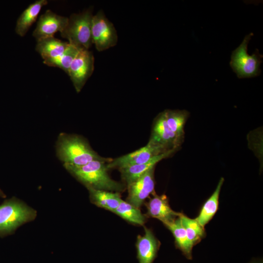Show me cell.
Wrapping results in <instances>:
<instances>
[{
  "mask_svg": "<svg viewBox=\"0 0 263 263\" xmlns=\"http://www.w3.org/2000/svg\"><path fill=\"white\" fill-rule=\"evenodd\" d=\"M56 152L57 157L64 164L75 166H83L94 160L109 163L112 160L99 155L86 139L76 134H60Z\"/></svg>",
  "mask_w": 263,
  "mask_h": 263,
  "instance_id": "1",
  "label": "cell"
},
{
  "mask_svg": "<svg viewBox=\"0 0 263 263\" xmlns=\"http://www.w3.org/2000/svg\"><path fill=\"white\" fill-rule=\"evenodd\" d=\"M108 162L94 160L81 166L63 164L64 168L86 188L110 191L119 192L125 188L124 184L112 179L109 176Z\"/></svg>",
  "mask_w": 263,
  "mask_h": 263,
  "instance_id": "2",
  "label": "cell"
},
{
  "mask_svg": "<svg viewBox=\"0 0 263 263\" xmlns=\"http://www.w3.org/2000/svg\"><path fill=\"white\" fill-rule=\"evenodd\" d=\"M93 15L88 9L79 14H72L67 24L60 33L68 43L81 49H89L92 45V24Z\"/></svg>",
  "mask_w": 263,
  "mask_h": 263,
  "instance_id": "3",
  "label": "cell"
},
{
  "mask_svg": "<svg viewBox=\"0 0 263 263\" xmlns=\"http://www.w3.org/2000/svg\"><path fill=\"white\" fill-rule=\"evenodd\" d=\"M253 36L252 33L246 35L231 55L230 66L239 78L256 77L261 73L260 65L263 55L257 49L251 55L247 53L248 44Z\"/></svg>",
  "mask_w": 263,
  "mask_h": 263,
  "instance_id": "4",
  "label": "cell"
},
{
  "mask_svg": "<svg viewBox=\"0 0 263 263\" xmlns=\"http://www.w3.org/2000/svg\"><path fill=\"white\" fill-rule=\"evenodd\" d=\"M36 211L14 199L0 206V233L9 232L20 225L33 220Z\"/></svg>",
  "mask_w": 263,
  "mask_h": 263,
  "instance_id": "5",
  "label": "cell"
},
{
  "mask_svg": "<svg viewBox=\"0 0 263 263\" xmlns=\"http://www.w3.org/2000/svg\"><path fill=\"white\" fill-rule=\"evenodd\" d=\"M92 38L93 43L99 52L114 46L117 42L115 28L102 10H99L93 17Z\"/></svg>",
  "mask_w": 263,
  "mask_h": 263,
  "instance_id": "6",
  "label": "cell"
},
{
  "mask_svg": "<svg viewBox=\"0 0 263 263\" xmlns=\"http://www.w3.org/2000/svg\"><path fill=\"white\" fill-rule=\"evenodd\" d=\"M149 141L167 152L177 150L183 140L178 137L169 127L163 111L154 120Z\"/></svg>",
  "mask_w": 263,
  "mask_h": 263,
  "instance_id": "7",
  "label": "cell"
},
{
  "mask_svg": "<svg viewBox=\"0 0 263 263\" xmlns=\"http://www.w3.org/2000/svg\"><path fill=\"white\" fill-rule=\"evenodd\" d=\"M94 59L89 50L81 49L73 61L68 75L77 93H79L94 70Z\"/></svg>",
  "mask_w": 263,
  "mask_h": 263,
  "instance_id": "8",
  "label": "cell"
},
{
  "mask_svg": "<svg viewBox=\"0 0 263 263\" xmlns=\"http://www.w3.org/2000/svg\"><path fill=\"white\" fill-rule=\"evenodd\" d=\"M165 153L166 152L161 148L149 141L146 146L138 150L112 159L109 163H107V167L109 169H119L129 166L146 163L154 156Z\"/></svg>",
  "mask_w": 263,
  "mask_h": 263,
  "instance_id": "9",
  "label": "cell"
},
{
  "mask_svg": "<svg viewBox=\"0 0 263 263\" xmlns=\"http://www.w3.org/2000/svg\"><path fill=\"white\" fill-rule=\"evenodd\" d=\"M155 167L151 168L135 181L127 186V202L139 208L146 199L154 192Z\"/></svg>",
  "mask_w": 263,
  "mask_h": 263,
  "instance_id": "10",
  "label": "cell"
},
{
  "mask_svg": "<svg viewBox=\"0 0 263 263\" xmlns=\"http://www.w3.org/2000/svg\"><path fill=\"white\" fill-rule=\"evenodd\" d=\"M68 21V18L47 10L40 17L33 36L37 41L54 37L57 32L61 33L64 29Z\"/></svg>",
  "mask_w": 263,
  "mask_h": 263,
  "instance_id": "11",
  "label": "cell"
},
{
  "mask_svg": "<svg viewBox=\"0 0 263 263\" xmlns=\"http://www.w3.org/2000/svg\"><path fill=\"white\" fill-rule=\"evenodd\" d=\"M147 208L149 216L160 220L165 226L174 221L181 213L170 207L168 198L165 194H154L147 204Z\"/></svg>",
  "mask_w": 263,
  "mask_h": 263,
  "instance_id": "12",
  "label": "cell"
},
{
  "mask_svg": "<svg viewBox=\"0 0 263 263\" xmlns=\"http://www.w3.org/2000/svg\"><path fill=\"white\" fill-rule=\"evenodd\" d=\"M136 245L139 263H152L159 247V242L150 229L145 228L144 234L138 237Z\"/></svg>",
  "mask_w": 263,
  "mask_h": 263,
  "instance_id": "13",
  "label": "cell"
},
{
  "mask_svg": "<svg viewBox=\"0 0 263 263\" xmlns=\"http://www.w3.org/2000/svg\"><path fill=\"white\" fill-rule=\"evenodd\" d=\"M175 151H171L154 156L148 162L119 169L121 177L127 186L132 183L151 168L155 167L159 161L169 157Z\"/></svg>",
  "mask_w": 263,
  "mask_h": 263,
  "instance_id": "14",
  "label": "cell"
},
{
  "mask_svg": "<svg viewBox=\"0 0 263 263\" xmlns=\"http://www.w3.org/2000/svg\"><path fill=\"white\" fill-rule=\"evenodd\" d=\"M47 3L46 0H38L29 5L17 20L15 28L16 33L21 37L24 36L36 20L42 7Z\"/></svg>",
  "mask_w": 263,
  "mask_h": 263,
  "instance_id": "15",
  "label": "cell"
},
{
  "mask_svg": "<svg viewBox=\"0 0 263 263\" xmlns=\"http://www.w3.org/2000/svg\"><path fill=\"white\" fill-rule=\"evenodd\" d=\"M36 51L44 60L55 58L62 54L70 44L54 37L37 40Z\"/></svg>",
  "mask_w": 263,
  "mask_h": 263,
  "instance_id": "16",
  "label": "cell"
},
{
  "mask_svg": "<svg viewBox=\"0 0 263 263\" xmlns=\"http://www.w3.org/2000/svg\"><path fill=\"white\" fill-rule=\"evenodd\" d=\"M224 182L222 177L215 191L203 204L198 216L195 218L203 227L212 219L219 208V199L221 188Z\"/></svg>",
  "mask_w": 263,
  "mask_h": 263,
  "instance_id": "17",
  "label": "cell"
},
{
  "mask_svg": "<svg viewBox=\"0 0 263 263\" xmlns=\"http://www.w3.org/2000/svg\"><path fill=\"white\" fill-rule=\"evenodd\" d=\"M92 203L97 206L113 212L122 200L119 192L87 188Z\"/></svg>",
  "mask_w": 263,
  "mask_h": 263,
  "instance_id": "18",
  "label": "cell"
},
{
  "mask_svg": "<svg viewBox=\"0 0 263 263\" xmlns=\"http://www.w3.org/2000/svg\"><path fill=\"white\" fill-rule=\"evenodd\" d=\"M180 215L174 221L168 224L166 226L172 233L177 247L188 259H191L193 247L188 241L185 229L180 218Z\"/></svg>",
  "mask_w": 263,
  "mask_h": 263,
  "instance_id": "19",
  "label": "cell"
},
{
  "mask_svg": "<svg viewBox=\"0 0 263 263\" xmlns=\"http://www.w3.org/2000/svg\"><path fill=\"white\" fill-rule=\"evenodd\" d=\"M167 123L178 137L184 140V126L189 116L186 110H166L164 111Z\"/></svg>",
  "mask_w": 263,
  "mask_h": 263,
  "instance_id": "20",
  "label": "cell"
},
{
  "mask_svg": "<svg viewBox=\"0 0 263 263\" xmlns=\"http://www.w3.org/2000/svg\"><path fill=\"white\" fill-rule=\"evenodd\" d=\"M113 213L124 220L138 225H143L146 221V218L139 208L136 207L122 199Z\"/></svg>",
  "mask_w": 263,
  "mask_h": 263,
  "instance_id": "21",
  "label": "cell"
},
{
  "mask_svg": "<svg viewBox=\"0 0 263 263\" xmlns=\"http://www.w3.org/2000/svg\"><path fill=\"white\" fill-rule=\"evenodd\" d=\"M180 218L185 229L188 241L193 247L205 237V228L195 219H191L183 213H181Z\"/></svg>",
  "mask_w": 263,
  "mask_h": 263,
  "instance_id": "22",
  "label": "cell"
},
{
  "mask_svg": "<svg viewBox=\"0 0 263 263\" xmlns=\"http://www.w3.org/2000/svg\"><path fill=\"white\" fill-rule=\"evenodd\" d=\"M80 50L70 44L62 54L55 58L44 60L43 63L49 66L58 67L68 74L73 61Z\"/></svg>",
  "mask_w": 263,
  "mask_h": 263,
  "instance_id": "23",
  "label": "cell"
},
{
  "mask_svg": "<svg viewBox=\"0 0 263 263\" xmlns=\"http://www.w3.org/2000/svg\"><path fill=\"white\" fill-rule=\"evenodd\" d=\"M0 196H4V194L3 193V192L1 191V190L0 189Z\"/></svg>",
  "mask_w": 263,
  "mask_h": 263,
  "instance_id": "24",
  "label": "cell"
},
{
  "mask_svg": "<svg viewBox=\"0 0 263 263\" xmlns=\"http://www.w3.org/2000/svg\"></svg>",
  "mask_w": 263,
  "mask_h": 263,
  "instance_id": "25",
  "label": "cell"
}]
</instances>
